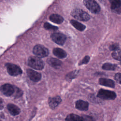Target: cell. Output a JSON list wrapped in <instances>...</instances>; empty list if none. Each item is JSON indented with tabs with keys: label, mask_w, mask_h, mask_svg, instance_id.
Listing matches in <instances>:
<instances>
[{
	"label": "cell",
	"mask_w": 121,
	"mask_h": 121,
	"mask_svg": "<svg viewBox=\"0 0 121 121\" xmlns=\"http://www.w3.org/2000/svg\"><path fill=\"white\" fill-rule=\"evenodd\" d=\"M53 53L57 56L58 58L60 59L64 58L67 56L66 52L63 49L60 48H55L53 50Z\"/></svg>",
	"instance_id": "16"
},
{
	"label": "cell",
	"mask_w": 121,
	"mask_h": 121,
	"mask_svg": "<svg viewBox=\"0 0 121 121\" xmlns=\"http://www.w3.org/2000/svg\"><path fill=\"white\" fill-rule=\"evenodd\" d=\"M43 26L45 29H47V30H56V29H58V28L57 26H52V25H51L47 22H46L44 24Z\"/></svg>",
	"instance_id": "22"
},
{
	"label": "cell",
	"mask_w": 121,
	"mask_h": 121,
	"mask_svg": "<svg viewBox=\"0 0 121 121\" xmlns=\"http://www.w3.org/2000/svg\"><path fill=\"white\" fill-rule=\"evenodd\" d=\"M49 19L52 22L58 24L62 23L64 21L63 17H61L60 15L57 14H52L49 17Z\"/></svg>",
	"instance_id": "15"
},
{
	"label": "cell",
	"mask_w": 121,
	"mask_h": 121,
	"mask_svg": "<svg viewBox=\"0 0 121 121\" xmlns=\"http://www.w3.org/2000/svg\"><path fill=\"white\" fill-rule=\"evenodd\" d=\"M33 52L37 57L43 58L48 56L49 54V51L43 45L37 44L34 47Z\"/></svg>",
	"instance_id": "4"
},
{
	"label": "cell",
	"mask_w": 121,
	"mask_h": 121,
	"mask_svg": "<svg viewBox=\"0 0 121 121\" xmlns=\"http://www.w3.org/2000/svg\"><path fill=\"white\" fill-rule=\"evenodd\" d=\"M90 60V57L88 56H85L83 59L79 62V65H82V64H86L88 63V62Z\"/></svg>",
	"instance_id": "23"
},
{
	"label": "cell",
	"mask_w": 121,
	"mask_h": 121,
	"mask_svg": "<svg viewBox=\"0 0 121 121\" xmlns=\"http://www.w3.org/2000/svg\"><path fill=\"white\" fill-rule=\"evenodd\" d=\"M7 109L10 113L13 116L18 114L20 112V109L17 106L12 104H8L7 105Z\"/></svg>",
	"instance_id": "14"
},
{
	"label": "cell",
	"mask_w": 121,
	"mask_h": 121,
	"mask_svg": "<svg viewBox=\"0 0 121 121\" xmlns=\"http://www.w3.org/2000/svg\"><path fill=\"white\" fill-rule=\"evenodd\" d=\"M83 117L85 121H94L93 118L91 116L85 115V116H84Z\"/></svg>",
	"instance_id": "26"
},
{
	"label": "cell",
	"mask_w": 121,
	"mask_h": 121,
	"mask_svg": "<svg viewBox=\"0 0 121 121\" xmlns=\"http://www.w3.org/2000/svg\"><path fill=\"white\" fill-rule=\"evenodd\" d=\"M76 108L79 110L86 111L88 108V103L83 100H79L76 102Z\"/></svg>",
	"instance_id": "12"
},
{
	"label": "cell",
	"mask_w": 121,
	"mask_h": 121,
	"mask_svg": "<svg viewBox=\"0 0 121 121\" xmlns=\"http://www.w3.org/2000/svg\"><path fill=\"white\" fill-rule=\"evenodd\" d=\"M6 67L8 72L11 76H16L21 74L22 73L21 68L17 65L8 63L6 64Z\"/></svg>",
	"instance_id": "6"
},
{
	"label": "cell",
	"mask_w": 121,
	"mask_h": 121,
	"mask_svg": "<svg viewBox=\"0 0 121 121\" xmlns=\"http://www.w3.org/2000/svg\"><path fill=\"white\" fill-rule=\"evenodd\" d=\"M97 96L104 100H113L116 98V95L113 91L101 89L99 90Z\"/></svg>",
	"instance_id": "3"
},
{
	"label": "cell",
	"mask_w": 121,
	"mask_h": 121,
	"mask_svg": "<svg viewBox=\"0 0 121 121\" xmlns=\"http://www.w3.org/2000/svg\"><path fill=\"white\" fill-rule=\"evenodd\" d=\"M66 121H85L83 117L71 113L69 114L66 118Z\"/></svg>",
	"instance_id": "18"
},
{
	"label": "cell",
	"mask_w": 121,
	"mask_h": 121,
	"mask_svg": "<svg viewBox=\"0 0 121 121\" xmlns=\"http://www.w3.org/2000/svg\"><path fill=\"white\" fill-rule=\"evenodd\" d=\"M15 87L9 84H5L1 86L0 87L2 93L7 96H11L15 91Z\"/></svg>",
	"instance_id": "8"
},
{
	"label": "cell",
	"mask_w": 121,
	"mask_h": 121,
	"mask_svg": "<svg viewBox=\"0 0 121 121\" xmlns=\"http://www.w3.org/2000/svg\"><path fill=\"white\" fill-rule=\"evenodd\" d=\"M119 45L118 44H116V43H114V44H112V45H111L109 47V48H110V50H111V51H115V50H117L118 49H119Z\"/></svg>",
	"instance_id": "25"
},
{
	"label": "cell",
	"mask_w": 121,
	"mask_h": 121,
	"mask_svg": "<svg viewBox=\"0 0 121 121\" xmlns=\"http://www.w3.org/2000/svg\"><path fill=\"white\" fill-rule=\"evenodd\" d=\"M28 65L30 67L37 70H41L44 67L43 60L38 57L35 56H31L28 58Z\"/></svg>",
	"instance_id": "2"
},
{
	"label": "cell",
	"mask_w": 121,
	"mask_h": 121,
	"mask_svg": "<svg viewBox=\"0 0 121 121\" xmlns=\"http://www.w3.org/2000/svg\"><path fill=\"white\" fill-rule=\"evenodd\" d=\"M99 83L102 86L110 87H114L115 86L114 82L113 80L108 78H100L99 80Z\"/></svg>",
	"instance_id": "13"
},
{
	"label": "cell",
	"mask_w": 121,
	"mask_h": 121,
	"mask_svg": "<svg viewBox=\"0 0 121 121\" xmlns=\"http://www.w3.org/2000/svg\"><path fill=\"white\" fill-rule=\"evenodd\" d=\"M114 79L118 83L121 84V73L116 74L114 76Z\"/></svg>",
	"instance_id": "24"
},
{
	"label": "cell",
	"mask_w": 121,
	"mask_h": 121,
	"mask_svg": "<svg viewBox=\"0 0 121 121\" xmlns=\"http://www.w3.org/2000/svg\"><path fill=\"white\" fill-rule=\"evenodd\" d=\"M61 101V99L59 96L49 98L48 101L49 105L52 109H55L59 104Z\"/></svg>",
	"instance_id": "11"
},
{
	"label": "cell",
	"mask_w": 121,
	"mask_h": 121,
	"mask_svg": "<svg viewBox=\"0 0 121 121\" xmlns=\"http://www.w3.org/2000/svg\"><path fill=\"white\" fill-rule=\"evenodd\" d=\"M71 15L74 18L82 21H87L90 18L87 13L79 9H74L71 12Z\"/></svg>",
	"instance_id": "1"
},
{
	"label": "cell",
	"mask_w": 121,
	"mask_h": 121,
	"mask_svg": "<svg viewBox=\"0 0 121 121\" xmlns=\"http://www.w3.org/2000/svg\"><path fill=\"white\" fill-rule=\"evenodd\" d=\"M26 73L30 80L34 82H38L41 78V74L40 73L31 69H27Z\"/></svg>",
	"instance_id": "9"
},
{
	"label": "cell",
	"mask_w": 121,
	"mask_h": 121,
	"mask_svg": "<svg viewBox=\"0 0 121 121\" xmlns=\"http://www.w3.org/2000/svg\"><path fill=\"white\" fill-rule=\"evenodd\" d=\"M112 11L116 13H121V0H109Z\"/></svg>",
	"instance_id": "10"
},
{
	"label": "cell",
	"mask_w": 121,
	"mask_h": 121,
	"mask_svg": "<svg viewBox=\"0 0 121 121\" xmlns=\"http://www.w3.org/2000/svg\"><path fill=\"white\" fill-rule=\"evenodd\" d=\"M71 24L77 30L79 31H83L85 28L86 26L84 25L81 23L78 22L75 20H70Z\"/></svg>",
	"instance_id": "19"
},
{
	"label": "cell",
	"mask_w": 121,
	"mask_h": 121,
	"mask_svg": "<svg viewBox=\"0 0 121 121\" xmlns=\"http://www.w3.org/2000/svg\"><path fill=\"white\" fill-rule=\"evenodd\" d=\"M84 4L86 8L93 13H98L100 10V6L95 0H84Z\"/></svg>",
	"instance_id": "5"
},
{
	"label": "cell",
	"mask_w": 121,
	"mask_h": 121,
	"mask_svg": "<svg viewBox=\"0 0 121 121\" xmlns=\"http://www.w3.org/2000/svg\"><path fill=\"white\" fill-rule=\"evenodd\" d=\"M23 93L22 92V91L19 89L18 88H17V91H16V93L15 95L16 97H20L22 95Z\"/></svg>",
	"instance_id": "27"
},
{
	"label": "cell",
	"mask_w": 121,
	"mask_h": 121,
	"mask_svg": "<svg viewBox=\"0 0 121 121\" xmlns=\"http://www.w3.org/2000/svg\"><path fill=\"white\" fill-rule=\"evenodd\" d=\"M51 37L53 42L61 45H63L66 40V35L60 33H53L51 35Z\"/></svg>",
	"instance_id": "7"
},
{
	"label": "cell",
	"mask_w": 121,
	"mask_h": 121,
	"mask_svg": "<svg viewBox=\"0 0 121 121\" xmlns=\"http://www.w3.org/2000/svg\"><path fill=\"white\" fill-rule=\"evenodd\" d=\"M47 61H48V63L52 67L56 69H58L60 68L62 64L61 61L56 58H51L50 59H49L47 60Z\"/></svg>",
	"instance_id": "17"
},
{
	"label": "cell",
	"mask_w": 121,
	"mask_h": 121,
	"mask_svg": "<svg viewBox=\"0 0 121 121\" xmlns=\"http://www.w3.org/2000/svg\"><path fill=\"white\" fill-rule=\"evenodd\" d=\"M116 68L117 65L110 63H105L102 66L103 69L107 70H114Z\"/></svg>",
	"instance_id": "20"
},
{
	"label": "cell",
	"mask_w": 121,
	"mask_h": 121,
	"mask_svg": "<svg viewBox=\"0 0 121 121\" xmlns=\"http://www.w3.org/2000/svg\"><path fill=\"white\" fill-rule=\"evenodd\" d=\"M112 57L115 60H121V50L118 49L114 51L112 54Z\"/></svg>",
	"instance_id": "21"
}]
</instances>
